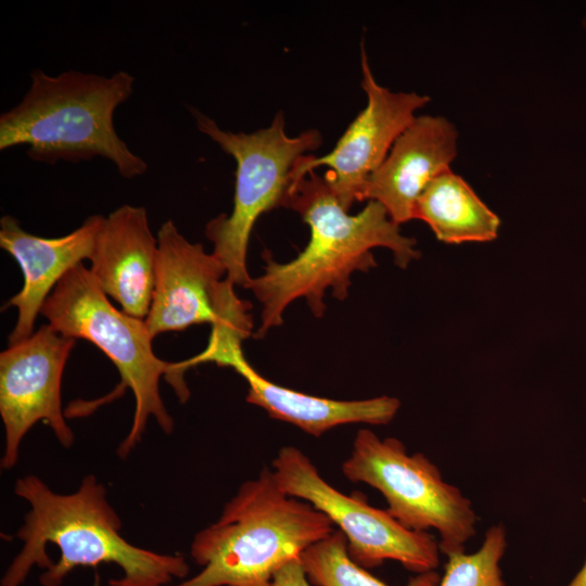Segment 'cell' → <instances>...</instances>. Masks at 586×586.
Segmentation results:
<instances>
[{"mask_svg":"<svg viewBox=\"0 0 586 586\" xmlns=\"http://www.w3.org/2000/svg\"><path fill=\"white\" fill-rule=\"evenodd\" d=\"M282 206L298 213L310 229V239L288 263L280 264L264 251V273L251 278L245 286L263 307L256 337L281 326L285 308L298 297L305 298L317 318L326 310L327 289H331L333 297L344 301L352 283L351 275L377 266L371 253L374 247L391 250L400 268L420 257L416 240L400 233L383 205L369 201L362 211L351 215L324 177L315 170L288 192Z\"/></svg>","mask_w":586,"mask_h":586,"instance_id":"6da1fadb","label":"cell"},{"mask_svg":"<svg viewBox=\"0 0 586 586\" xmlns=\"http://www.w3.org/2000/svg\"><path fill=\"white\" fill-rule=\"evenodd\" d=\"M14 493L29 510L17 532L23 547L1 586H22L34 566L46 570L39 578L42 586H61L74 569L104 563L123 572L109 581L110 586H168L189 574L183 556L141 548L120 535L122 521L92 474L69 494L55 493L29 474L16 480Z\"/></svg>","mask_w":586,"mask_h":586,"instance_id":"7a4b0ae2","label":"cell"},{"mask_svg":"<svg viewBox=\"0 0 586 586\" xmlns=\"http://www.w3.org/2000/svg\"><path fill=\"white\" fill-rule=\"evenodd\" d=\"M133 85L135 77L124 71L103 76L35 69L22 100L0 115V150L26 145L33 161L51 165L102 157L126 179L141 176L148 164L119 138L113 123Z\"/></svg>","mask_w":586,"mask_h":586,"instance_id":"3957f363","label":"cell"},{"mask_svg":"<svg viewBox=\"0 0 586 586\" xmlns=\"http://www.w3.org/2000/svg\"><path fill=\"white\" fill-rule=\"evenodd\" d=\"M334 530L322 512L284 493L272 470L264 468L193 537L190 556L202 570L168 586H271L280 565Z\"/></svg>","mask_w":586,"mask_h":586,"instance_id":"277c9868","label":"cell"},{"mask_svg":"<svg viewBox=\"0 0 586 586\" xmlns=\"http://www.w3.org/2000/svg\"><path fill=\"white\" fill-rule=\"evenodd\" d=\"M40 314L63 336L85 339L111 359L120 382L109 398L120 396L126 388L132 392L135 413L129 433L117 448L120 458H126L141 441L150 417L165 434L173 432L174 420L162 399L160 380L164 375L178 398L187 402L190 393L177 362H167L154 354L145 320L116 309L89 268L82 263L72 268L48 296Z\"/></svg>","mask_w":586,"mask_h":586,"instance_id":"5b68a950","label":"cell"},{"mask_svg":"<svg viewBox=\"0 0 586 586\" xmlns=\"http://www.w3.org/2000/svg\"><path fill=\"white\" fill-rule=\"evenodd\" d=\"M190 111L198 129L231 155L237 164L231 214H219L209 220L205 235L214 245L213 254L225 266L227 279L245 288L251 280L246 252L253 226L263 213L282 206L295 161L320 146L321 135L309 129L295 137L289 136L282 112L275 116L269 127L245 133L222 130L196 109Z\"/></svg>","mask_w":586,"mask_h":586,"instance_id":"8992f818","label":"cell"},{"mask_svg":"<svg viewBox=\"0 0 586 586\" xmlns=\"http://www.w3.org/2000/svg\"><path fill=\"white\" fill-rule=\"evenodd\" d=\"M341 470L351 482L379 491L387 512L407 530H435L445 556L464 551L476 533L477 515L471 500L445 482L423 453L409 455L398 438H380L369 429L358 430Z\"/></svg>","mask_w":586,"mask_h":586,"instance_id":"52a82bcc","label":"cell"},{"mask_svg":"<svg viewBox=\"0 0 586 586\" xmlns=\"http://www.w3.org/2000/svg\"><path fill=\"white\" fill-rule=\"evenodd\" d=\"M271 470L284 493L310 504L344 534L349 557L360 566L394 560L417 574L438 566L441 550L434 536L407 530L387 510L369 505L362 493L340 492L300 448H280Z\"/></svg>","mask_w":586,"mask_h":586,"instance_id":"ba28073f","label":"cell"},{"mask_svg":"<svg viewBox=\"0 0 586 586\" xmlns=\"http://www.w3.org/2000/svg\"><path fill=\"white\" fill-rule=\"evenodd\" d=\"M74 346L75 339L63 336L48 323L30 336L9 344L0 354L3 470L15 467L23 438L38 421L50 426L63 447L74 444L61 402L62 375Z\"/></svg>","mask_w":586,"mask_h":586,"instance_id":"9c48e42d","label":"cell"},{"mask_svg":"<svg viewBox=\"0 0 586 586\" xmlns=\"http://www.w3.org/2000/svg\"><path fill=\"white\" fill-rule=\"evenodd\" d=\"M361 87L366 107L349 124L334 149L323 156L298 157L290 174L289 191L319 166L329 170L324 179L346 211L361 201L364 187L386 158L396 139L417 117L415 113L429 101L416 92H394L374 79L361 42ZM288 191V192H289Z\"/></svg>","mask_w":586,"mask_h":586,"instance_id":"30bf717a","label":"cell"},{"mask_svg":"<svg viewBox=\"0 0 586 586\" xmlns=\"http://www.w3.org/2000/svg\"><path fill=\"white\" fill-rule=\"evenodd\" d=\"M155 285L145 323L153 339L193 324H214L230 283L222 263L191 243L171 219L157 231Z\"/></svg>","mask_w":586,"mask_h":586,"instance_id":"8fae6325","label":"cell"},{"mask_svg":"<svg viewBox=\"0 0 586 586\" xmlns=\"http://www.w3.org/2000/svg\"><path fill=\"white\" fill-rule=\"evenodd\" d=\"M458 131L443 116L422 115L404 130L368 178L361 201L379 202L396 225L413 219L415 204L457 156Z\"/></svg>","mask_w":586,"mask_h":586,"instance_id":"7c38bea8","label":"cell"},{"mask_svg":"<svg viewBox=\"0 0 586 586\" xmlns=\"http://www.w3.org/2000/svg\"><path fill=\"white\" fill-rule=\"evenodd\" d=\"M104 216L92 215L72 232L42 238L24 230L10 215L0 219V246L18 263L24 283L8 306L17 308V321L9 343L20 342L34 332L42 306L60 280L84 259H89Z\"/></svg>","mask_w":586,"mask_h":586,"instance_id":"4fadbf2b","label":"cell"},{"mask_svg":"<svg viewBox=\"0 0 586 586\" xmlns=\"http://www.w3.org/2000/svg\"><path fill=\"white\" fill-rule=\"evenodd\" d=\"M158 246L143 206L124 204L104 218L89 270L122 310L145 319L151 307Z\"/></svg>","mask_w":586,"mask_h":586,"instance_id":"5bb4252c","label":"cell"},{"mask_svg":"<svg viewBox=\"0 0 586 586\" xmlns=\"http://www.w3.org/2000/svg\"><path fill=\"white\" fill-rule=\"evenodd\" d=\"M232 368L247 383V403L260 407L269 417L291 423L315 437L343 424H387L400 407V402L391 396L337 400L297 392L264 378L245 357Z\"/></svg>","mask_w":586,"mask_h":586,"instance_id":"9a60e30c","label":"cell"},{"mask_svg":"<svg viewBox=\"0 0 586 586\" xmlns=\"http://www.w3.org/2000/svg\"><path fill=\"white\" fill-rule=\"evenodd\" d=\"M413 218L426 222L440 241L451 244L495 240L500 226L499 217L450 169L424 188Z\"/></svg>","mask_w":586,"mask_h":586,"instance_id":"2e32d148","label":"cell"},{"mask_svg":"<svg viewBox=\"0 0 586 586\" xmlns=\"http://www.w3.org/2000/svg\"><path fill=\"white\" fill-rule=\"evenodd\" d=\"M300 558L314 586H390L349 557L346 537L337 528L309 546ZM440 581V574L430 571L417 574L403 586H438Z\"/></svg>","mask_w":586,"mask_h":586,"instance_id":"e0dca14e","label":"cell"},{"mask_svg":"<svg viewBox=\"0 0 586 586\" xmlns=\"http://www.w3.org/2000/svg\"><path fill=\"white\" fill-rule=\"evenodd\" d=\"M233 286L234 284H230L225 293L218 318L212 324L206 349L198 356L178 362L183 374L190 367L203 362L232 367L238 359L244 356L241 344L251 333V305L235 295Z\"/></svg>","mask_w":586,"mask_h":586,"instance_id":"ac0fdd59","label":"cell"},{"mask_svg":"<svg viewBox=\"0 0 586 586\" xmlns=\"http://www.w3.org/2000/svg\"><path fill=\"white\" fill-rule=\"evenodd\" d=\"M507 548V532L499 523L491 526L475 552L447 556L438 586H506L499 566Z\"/></svg>","mask_w":586,"mask_h":586,"instance_id":"d6986e66","label":"cell"},{"mask_svg":"<svg viewBox=\"0 0 586 586\" xmlns=\"http://www.w3.org/2000/svg\"><path fill=\"white\" fill-rule=\"evenodd\" d=\"M271 586H314L306 574L300 556L280 565L271 577Z\"/></svg>","mask_w":586,"mask_h":586,"instance_id":"ffe728a7","label":"cell"},{"mask_svg":"<svg viewBox=\"0 0 586 586\" xmlns=\"http://www.w3.org/2000/svg\"><path fill=\"white\" fill-rule=\"evenodd\" d=\"M566 586H586V558L581 570Z\"/></svg>","mask_w":586,"mask_h":586,"instance_id":"44dd1931","label":"cell"},{"mask_svg":"<svg viewBox=\"0 0 586 586\" xmlns=\"http://www.w3.org/2000/svg\"><path fill=\"white\" fill-rule=\"evenodd\" d=\"M583 26L586 29V12H585V15H584V18H583Z\"/></svg>","mask_w":586,"mask_h":586,"instance_id":"7402d4cb","label":"cell"}]
</instances>
